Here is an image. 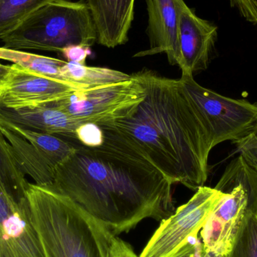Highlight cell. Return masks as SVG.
I'll use <instances>...</instances> for the list:
<instances>
[{
  "mask_svg": "<svg viewBox=\"0 0 257 257\" xmlns=\"http://www.w3.org/2000/svg\"><path fill=\"white\" fill-rule=\"evenodd\" d=\"M61 72L66 82L87 88L115 84L132 78V75L114 69L88 66L67 61L62 68Z\"/></svg>",
  "mask_w": 257,
  "mask_h": 257,
  "instance_id": "cell-16",
  "label": "cell"
},
{
  "mask_svg": "<svg viewBox=\"0 0 257 257\" xmlns=\"http://www.w3.org/2000/svg\"><path fill=\"white\" fill-rule=\"evenodd\" d=\"M54 0H0V39L26 18Z\"/></svg>",
  "mask_w": 257,
  "mask_h": 257,
  "instance_id": "cell-20",
  "label": "cell"
},
{
  "mask_svg": "<svg viewBox=\"0 0 257 257\" xmlns=\"http://www.w3.org/2000/svg\"><path fill=\"white\" fill-rule=\"evenodd\" d=\"M111 257H139L135 253L134 250L128 243L125 242L117 236L113 242Z\"/></svg>",
  "mask_w": 257,
  "mask_h": 257,
  "instance_id": "cell-27",
  "label": "cell"
},
{
  "mask_svg": "<svg viewBox=\"0 0 257 257\" xmlns=\"http://www.w3.org/2000/svg\"><path fill=\"white\" fill-rule=\"evenodd\" d=\"M0 130L10 145L12 155L21 172L29 175L36 185L51 188L57 168L33 144L16 132L1 124Z\"/></svg>",
  "mask_w": 257,
  "mask_h": 257,
  "instance_id": "cell-15",
  "label": "cell"
},
{
  "mask_svg": "<svg viewBox=\"0 0 257 257\" xmlns=\"http://www.w3.org/2000/svg\"><path fill=\"white\" fill-rule=\"evenodd\" d=\"M1 41L9 49L60 53L70 45L93 46L97 33L85 3L54 0L29 15Z\"/></svg>",
  "mask_w": 257,
  "mask_h": 257,
  "instance_id": "cell-4",
  "label": "cell"
},
{
  "mask_svg": "<svg viewBox=\"0 0 257 257\" xmlns=\"http://www.w3.org/2000/svg\"><path fill=\"white\" fill-rule=\"evenodd\" d=\"M0 124L11 128L27 139L57 169L69 156L72 155L76 148L73 139L24 130L2 122H0Z\"/></svg>",
  "mask_w": 257,
  "mask_h": 257,
  "instance_id": "cell-17",
  "label": "cell"
},
{
  "mask_svg": "<svg viewBox=\"0 0 257 257\" xmlns=\"http://www.w3.org/2000/svg\"><path fill=\"white\" fill-rule=\"evenodd\" d=\"M76 139L84 146L96 148L103 144V131L97 124L84 123L76 130Z\"/></svg>",
  "mask_w": 257,
  "mask_h": 257,
  "instance_id": "cell-23",
  "label": "cell"
},
{
  "mask_svg": "<svg viewBox=\"0 0 257 257\" xmlns=\"http://www.w3.org/2000/svg\"><path fill=\"white\" fill-rule=\"evenodd\" d=\"M86 89L89 88L9 65L0 78V105L12 108L45 106Z\"/></svg>",
  "mask_w": 257,
  "mask_h": 257,
  "instance_id": "cell-9",
  "label": "cell"
},
{
  "mask_svg": "<svg viewBox=\"0 0 257 257\" xmlns=\"http://www.w3.org/2000/svg\"><path fill=\"white\" fill-rule=\"evenodd\" d=\"M145 99L133 114L106 126L139 151L172 184L192 190L205 186L214 148L194 104L180 79L143 69L133 74Z\"/></svg>",
  "mask_w": 257,
  "mask_h": 257,
  "instance_id": "cell-2",
  "label": "cell"
},
{
  "mask_svg": "<svg viewBox=\"0 0 257 257\" xmlns=\"http://www.w3.org/2000/svg\"><path fill=\"white\" fill-rule=\"evenodd\" d=\"M0 60L12 62L39 75L65 81L61 72L66 63L65 60L4 47H0Z\"/></svg>",
  "mask_w": 257,
  "mask_h": 257,
  "instance_id": "cell-18",
  "label": "cell"
},
{
  "mask_svg": "<svg viewBox=\"0 0 257 257\" xmlns=\"http://www.w3.org/2000/svg\"><path fill=\"white\" fill-rule=\"evenodd\" d=\"M145 89L132 75L131 79L78 90L48 104L84 123L108 126L130 117L145 99Z\"/></svg>",
  "mask_w": 257,
  "mask_h": 257,
  "instance_id": "cell-7",
  "label": "cell"
},
{
  "mask_svg": "<svg viewBox=\"0 0 257 257\" xmlns=\"http://www.w3.org/2000/svg\"><path fill=\"white\" fill-rule=\"evenodd\" d=\"M230 255V254H229ZM202 257H229V256H219V255L215 254V253H212V252H209V251H205V253H204L203 256Z\"/></svg>",
  "mask_w": 257,
  "mask_h": 257,
  "instance_id": "cell-29",
  "label": "cell"
},
{
  "mask_svg": "<svg viewBox=\"0 0 257 257\" xmlns=\"http://www.w3.org/2000/svg\"><path fill=\"white\" fill-rule=\"evenodd\" d=\"M0 122L75 140L76 130L84 123L63 110L49 105L20 108L0 105Z\"/></svg>",
  "mask_w": 257,
  "mask_h": 257,
  "instance_id": "cell-13",
  "label": "cell"
},
{
  "mask_svg": "<svg viewBox=\"0 0 257 257\" xmlns=\"http://www.w3.org/2000/svg\"><path fill=\"white\" fill-rule=\"evenodd\" d=\"M26 193L46 257H111L117 235L70 199L30 183Z\"/></svg>",
  "mask_w": 257,
  "mask_h": 257,
  "instance_id": "cell-3",
  "label": "cell"
},
{
  "mask_svg": "<svg viewBox=\"0 0 257 257\" xmlns=\"http://www.w3.org/2000/svg\"><path fill=\"white\" fill-rule=\"evenodd\" d=\"M8 68H9V66H6V65H3L0 63V78L6 73Z\"/></svg>",
  "mask_w": 257,
  "mask_h": 257,
  "instance_id": "cell-28",
  "label": "cell"
},
{
  "mask_svg": "<svg viewBox=\"0 0 257 257\" xmlns=\"http://www.w3.org/2000/svg\"><path fill=\"white\" fill-rule=\"evenodd\" d=\"M184 0H146L150 48L135 57L166 54L172 66L179 63L178 28L180 12Z\"/></svg>",
  "mask_w": 257,
  "mask_h": 257,
  "instance_id": "cell-12",
  "label": "cell"
},
{
  "mask_svg": "<svg viewBox=\"0 0 257 257\" xmlns=\"http://www.w3.org/2000/svg\"><path fill=\"white\" fill-rule=\"evenodd\" d=\"M205 253L200 237H193L178 253L172 257H202Z\"/></svg>",
  "mask_w": 257,
  "mask_h": 257,
  "instance_id": "cell-26",
  "label": "cell"
},
{
  "mask_svg": "<svg viewBox=\"0 0 257 257\" xmlns=\"http://www.w3.org/2000/svg\"><path fill=\"white\" fill-rule=\"evenodd\" d=\"M223 193L200 187L191 199L163 219L139 257H172L193 237L198 236Z\"/></svg>",
  "mask_w": 257,
  "mask_h": 257,
  "instance_id": "cell-8",
  "label": "cell"
},
{
  "mask_svg": "<svg viewBox=\"0 0 257 257\" xmlns=\"http://www.w3.org/2000/svg\"><path fill=\"white\" fill-rule=\"evenodd\" d=\"M217 38V26L199 18L184 2L178 28V66L181 74L193 75L208 68Z\"/></svg>",
  "mask_w": 257,
  "mask_h": 257,
  "instance_id": "cell-11",
  "label": "cell"
},
{
  "mask_svg": "<svg viewBox=\"0 0 257 257\" xmlns=\"http://www.w3.org/2000/svg\"><path fill=\"white\" fill-rule=\"evenodd\" d=\"M232 143L235 145V151L257 171V123L246 136Z\"/></svg>",
  "mask_w": 257,
  "mask_h": 257,
  "instance_id": "cell-22",
  "label": "cell"
},
{
  "mask_svg": "<svg viewBox=\"0 0 257 257\" xmlns=\"http://www.w3.org/2000/svg\"><path fill=\"white\" fill-rule=\"evenodd\" d=\"M0 257H46L27 197L17 199L1 184Z\"/></svg>",
  "mask_w": 257,
  "mask_h": 257,
  "instance_id": "cell-10",
  "label": "cell"
},
{
  "mask_svg": "<svg viewBox=\"0 0 257 257\" xmlns=\"http://www.w3.org/2000/svg\"><path fill=\"white\" fill-rule=\"evenodd\" d=\"M229 257H257V213L246 219Z\"/></svg>",
  "mask_w": 257,
  "mask_h": 257,
  "instance_id": "cell-21",
  "label": "cell"
},
{
  "mask_svg": "<svg viewBox=\"0 0 257 257\" xmlns=\"http://www.w3.org/2000/svg\"><path fill=\"white\" fill-rule=\"evenodd\" d=\"M96 148L74 140L75 151L56 171L51 190L70 199L114 235L146 218L162 220L174 209L172 184L109 128Z\"/></svg>",
  "mask_w": 257,
  "mask_h": 257,
  "instance_id": "cell-1",
  "label": "cell"
},
{
  "mask_svg": "<svg viewBox=\"0 0 257 257\" xmlns=\"http://www.w3.org/2000/svg\"><path fill=\"white\" fill-rule=\"evenodd\" d=\"M97 33V42L114 48L124 45L134 19L136 0H84Z\"/></svg>",
  "mask_w": 257,
  "mask_h": 257,
  "instance_id": "cell-14",
  "label": "cell"
},
{
  "mask_svg": "<svg viewBox=\"0 0 257 257\" xmlns=\"http://www.w3.org/2000/svg\"><path fill=\"white\" fill-rule=\"evenodd\" d=\"M0 184L17 199L27 198L29 182L26 175L18 167L10 145L0 130Z\"/></svg>",
  "mask_w": 257,
  "mask_h": 257,
  "instance_id": "cell-19",
  "label": "cell"
},
{
  "mask_svg": "<svg viewBox=\"0 0 257 257\" xmlns=\"http://www.w3.org/2000/svg\"><path fill=\"white\" fill-rule=\"evenodd\" d=\"M214 188L223 193L200 231L205 251L230 254L249 214L257 213V171L241 156L229 163Z\"/></svg>",
  "mask_w": 257,
  "mask_h": 257,
  "instance_id": "cell-5",
  "label": "cell"
},
{
  "mask_svg": "<svg viewBox=\"0 0 257 257\" xmlns=\"http://www.w3.org/2000/svg\"><path fill=\"white\" fill-rule=\"evenodd\" d=\"M60 54H62L67 62L86 65V60L88 56L91 54V51H90V47L75 45L63 48Z\"/></svg>",
  "mask_w": 257,
  "mask_h": 257,
  "instance_id": "cell-24",
  "label": "cell"
},
{
  "mask_svg": "<svg viewBox=\"0 0 257 257\" xmlns=\"http://www.w3.org/2000/svg\"><path fill=\"white\" fill-rule=\"evenodd\" d=\"M230 3L246 21L257 24V0H230Z\"/></svg>",
  "mask_w": 257,
  "mask_h": 257,
  "instance_id": "cell-25",
  "label": "cell"
},
{
  "mask_svg": "<svg viewBox=\"0 0 257 257\" xmlns=\"http://www.w3.org/2000/svg\"><path fill=\"white\" fill-rule=\"evenodd\" d=\"M179 79L209 133L214 148L226 141L241 139L256 124L257 102L222 96L198 84L192 75L181 74Z\"/></svg>",
  "mask_w": 257,
  "mask_h": 257,
  "instance_id": "cell-6",
  "label": "cell"
}]
</instances>
